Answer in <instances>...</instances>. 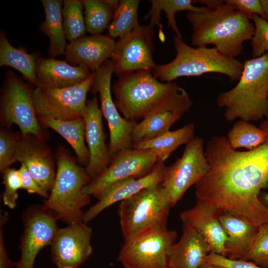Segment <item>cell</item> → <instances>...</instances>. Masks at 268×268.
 <instances>
[{"label": "cell", "mask_w": 268, "mask_h": 268, "mask_svg": "<svg viewBox=\"0 0 268 268\" xmlns=\"http://www.w3.org/2000/svg\"><path fill=\"white\" fill-rule=\"evenodd\" d=\"M182 115L170 111L152 114L137 123L131 134L133 145L155 138L165 132Z\"/></svg>", "instance_id": "f1b7e54d"}, {"label": "cell", "mask_w": 268, "mask_h": 268, "mask_svg": "<svg viewBox=\"0 0 268 268\" xmlns=\"http://www.w3.org/2000/svg\"><path fill=\"white\" fill-rule=\"evenodd\" d=\"M17 134L1 129L0 132V170L2 172L13 163Z\"/></svg>", "instance_id": "74e56055"}, {"label": "cell", "mask_w": 268, "mask_h": 268, "mask_svg": "<svg viewBox=\"0 0 268 268\" xmlns=\"http://www.w3.org/2000/svg\"><path fill=\"white\" fill-rule=\"evenodd\" d=\"M260 1L266 14L267 20L268 21V0H261Z\"/></svg>", "instance_id": "bcb514c9"}, {"label": "cell", "mask_w": 268, "mask_h": 268, "mask_svg": "<svg viewBox=\"0 0 268 268\" xmlns=\"http://www.w3.org/2000/svg\"><path fill=\"white\" fill-rule=\"evenodd\" d=\"M138 0H121L114 11L109 27V35L121 38L139 26L138 21Z\"/></svg>", "instance_id": "4dcf8cb0"}, {"label": "cell", "mask_w": 268, "mask_h": 268, "mask_svg": "<svg viewBox=\"0 0 268 268\" xmlns=\"http://www.w3.org/2000/svg\"><path fill=\"white\" fill-rule=\"evenodd\" d=\"M156 155L148 150L129 148L114 156L107 167L82 188V193L97 199L112 184L128 178H139L149 174L157 164Z\"/></svg>", "instance_id": "4fadbf2b"}, {"label": "cell", "mask_w": 268, "mask_h": 268, "mask_svg": "<svg viewBox=\"0 0 268 268\" xmlns=\"http://www.w3.org/2000/svg\"></svg>", "instance_id": "681fc988"}, {"label": "cell", "mask_w": 268, "mask_h": 268, "mask_svg": "<svg viewBox=\"0 0 268 268\" xmlns=\"http://www.w3.org/2000/svg\"><path fill=\"white\" fill-rule=\"evenodd\" d=\"M56 218L44 210H37L28 217L22 238L21 257L16 268H34L36 258L45 246L51 245L58 230Z\"/></svg>", "instance_id": "e0dca14e"}, {"label": "cell", "mask_w": 268, "mask_h": 268, "mask_svg": "<svg viewBox=\"0 0 268 268\" xmlns=\"http://www.w3.org/2000/svg\"><path fill=\"white\" fill-rule=\"evenodd\" d=\"M28 169L40 187L48 193L53 187L56 172L54 160L44 140L33 134H17L13 162Z\"/></svg>", "instance_id": "2e32d148"}, {"label": "cell", "mask_w": 268, "mask_h": 268, "mask_svg": "<svg viewBox=\"0 0 268 268\" xmlns=\"http://www.w3.org/2000/svg\"><path fill=\"white\" fill-rule=\"evenodd\" d=\"M210 253L202 237L192 227L183 224L182 233L168 254V268H199Z\"/></svg>", "instance_id": "603a6c76"}, {"label": "cell", "mask_w": 268, "mask_h": 268, "mask_svg": "<svg viewBox=\"0 0 268 268\" xmlns=\"http://www.w3.org/2000/svg\"><path fill=\"white\" fill-rule=\"evenodd\" d=\"M86 68L73 66L66 61L54 58H38L37 61L36 87L63 88L78 84L90 75Z\"/></svg>", "instance_id": "7402d4cb"}, {"label": "cell", "mask_w": 268, "mask_h": 268, "mask_svg": "<svg viewBox=\"0 0 268 268\" xmlns=\"http://www.w3.org/2000/svg\"><path fill=\"white\" fill-rule=\"evenodd\" d=\"M104 1L114 12V11L116 10L119 4V0H104Z\"/></svg>", "instance_id": "ee69618b"}, {"label": "cell", "mask_w": 268, "mask_h": 268, "mask_svg": "<svg viewBox=\"0 0 268 268\" xmlns=\"http://www.w3.org/2000/svg\"><path fill=\"white\" fill-rule=\"evenodd\" d=\"M171 207L168 194L161 184L120 202L118 213L125 241L148 230L166 227Z\"/></svg>", "instance_id": "52a82bcc"}, {"label": "cell", "mask_w": 268, "mask_h": 268, "mask_svg": "<svg viewBox=\"0 0 268 268\" xmlns=\"http://www.w3.org/2000/svg\"><path fill=\"white\" fill-rule=\"evenodd\" d=\"M165 167L164 163H157L144 177L128 178L112 184L100 194L98 201L84 213L83 221L87 223L111 205L126 200L145 188L160 184Z\"/></svg>", "instance_id": "ac0fdd59"}, {"label": "cell", "mask_w": 268, "mask_h": 268, "mask_svg": "<svg viewBox=\"0 0 268 268\" xmlns=\"http://www.w3.org/2000/svg\"><path fill=\"white\" fill-rule=\"evenodd\" d=\"M244 13L250 20L253 15H258L267 20L266 14L260 0H227Z\"/></svg>", "instance_id": "ab89813d"}, {"label": "cell", "mask_w": 268, "mask_h": 268, "mask_svg": "<svg viewBox=\"0 0 268 268\" xmlns=\"http://www.w3.org/2000/svg\"><path fill=\"white\" fill-rule=\"evenodd\" d=\"M252 19L255 26L251 39L252 54L257 58L268 53V21L258 15H253Z\"/></svg>", "instance_id": "8d00e7d4"}, {"label": "cell", "mask_w": 268, "mask_h": 268, "mask_svg": "<svg viewBox=\"0 0 268 268\" xmlns=\"http://www.w3.org/2000/svg\"><path fill=\"white\" fill-rule=\"evenodd\" d=\"M39 121L46 127L53 130L70 145L79 163L85 166L89 154L85 144V123L84 118L72 120H60L53 118H40Z\"/></svg>", "instance_id": "484cf974"}, {"label": "cell", "mask_w": 268, "mask_h": 268, "mask_svg": "<svg viewBox=\"0 0 268 268\" xmlns=\"http://www.w3.org/2000/svg\"><path fill=\"white\" fill-rule=\"evenodd\" d=\"M82 0L63 1L62 15L66 39L70 42L84 36L86 31Z\"/></svg>", "instance_id": "d6a6232c"}, {"label": "cell", "mask_w": 268, "mask_h": 268, "mask_svg": "<svg viewBox=\"0 0 268 268\" xmlns=\"http://www.w3.org/2000/svg\"><path fill=\"white\" fill-rule=\"evenodd\" d=\"M177 236L167 226L146 231L125 241L118 261L124 268H168V252Z\"/></svg>", "instance_id": "ba28073f"}, {"label": "cell", "mask_w": 268, "mask_h": 268, "mask_svg": "<svg viewBox=\"0 0 268 268\" xmlns=\"http://www.w3.org/2000/svg\"><path fill=\"white\" fill-rule=\"evenodd\" d=\"M56 159L54 184L43 208L69 224L82 221V208L90 202V196L82 190L91 178L66 149H58Z\"/></svg>", "instance_id": "8992f818"}, {"label": "cell", "mask_w": 268, "mask_h": 268, "mask_svg": "<svg viewBox=\"0 0 268 268\" xmlns=\"http://www.w3.org/2000/svg\"><path fill=\"white\" fill-rule=\"evenodd\" d=\"M33 91L12 72H7L1 96V121L8 127L16 125L23 135L33 134L45 140L34 106Z\"/></svg>", "instance_id": "9c48e42d"}, {"label": "cell", "mask_w": 268, "mask_h": 268, "mask_svg": "<svg viewBox=\"0 0 268 268\" xmlns=\"http://www.w3.org/2000/svg\"><path fill=\"white\" fill-rule=\"evenodd\" d=\"M266 137V132L260 127L240 120L233 125L226 137L233 149L245 148L251 150L263 143Z\"/></svg>", "instance_id": "1f68e13d"}, {"label": "cell", "mask_w": 268, "mask_h": 268, "mask_svg": "<svg viewBox=\"0 0 268 268\" xmlns=\"http://www.w3.org/2000/svg\"><path fill=\"white\" fill-rule=\"evenodd\" d=\"M4 213L0 218V268H13L16 267V263L12 262L8 258L4 246L2 226L5 221L4 220L7 216Z\"/></svg>", "instance_id": "b9f144b4"}, {"label": "cell", "mask_w": 268, "mask_h": 268, "mask_svg": "<svg viewBox=\"0 0 268 268\" xmlns=\"http://www.w3.org/2000/svg\"><path fill=\"white\" fill-rule=\"evenodd\" d=\"M114 39L101 34L84 36L67 45L66 61L73 66H81L94 72L112 57Z\"/></svg>", "instance_id": "44dd1931"}, {"label": "cell", "mask_w": 268, "mask_h": 268, "mask_svg": "<svg viewBox=\"0 0 268 268\" xmlns=\"http://www.w3.org/2000/svg\"><path fill=\"white\" fill-rule=\"evenodd\" d=\"M173 41L176 55L170 63L156 66L152 74L157 79L171 82L182 76H199L210 72L224 74L231 81L240 78L244 64L236 58L221 54L215 47H192L182 37L175 36Z\"/></svg>", "instance_id": "5b68a950"}, {"label": "cell", "mask_w": 268, "mask_h": 268, "mask_svg": "<svg viewBox=\"0 0 268 268\" xmlns=\"http://www.w3.org/2000/svg\"><path fill=\"white\" fill-rule=\"evenodd\" d=\"M41 2L45 17L39 28L49 38V54L52 57L65 54L68 44L66 42L63 26V1L60 0H42Z\"/></svg>", "instance_id": "d4e9b609"}, {"label": "cell", "mask_w": 268, "mask_h": 268, "mask_svg": "<svg viewBox=\"0 0 268 268\" xmlns=\"http://www.w3.org/2000/svg\"><path fill=\"white\" fill-rule=\"evenodd\" d=\"M260 198L262 202L268 207V193H264L260 195Z\"/></svg>", "instance_id": "7dc6e473"}, {"label": "cell", "mask_w": 268, "mask_h": 268, "mask_svg": "<svg viewBox=\"0 0 268 268\" xmlns=\"http://www.w3.org/2000/svg\"><path fill=\"white\" fill-rule=\"evenodd\" d=\"M151 8L146 16L150 17V23L154 27L158 25L160 20V13L164 11L168 21V26L176 34V36L182 37L175 20V13L181 11L203 12L210 8L206 7H197L193 5L192 0H151Z\"/></svg>", "instance_id": "f546056e"}, {"label": "cell", "mask_w": 268, "mask_h": 268, "mask_svg": "<svg viewBox=\"0 0 268 268\" xmlns=\"http://www.w3.org/2000/svg\"><path fill=\"white\" fill-rule=\"evenodd\" d=\"M93 79L94 73L91 72L86 80L74 86L63 88L36 87L33 100L38 119L72 120L84 118L87 109L86 95Z\"/></svg>", "instance_id": "30bf717a"}, {"label": "cell", "mask_w": 268, "mask_h": 268, "mask_svg": "<svg viewBox=\"0 0 268 268\" xmlns=\"http://www.w3.org/2000/svg\"><path fill=\"white\" fill-rule=\"evenodd\" d=\"M219 219L226 236V257L244 260L258 227L245 218L231 213H222Z\"/></svg>", "instance_id": "cb8c5ba5"}, {"label": "cell", "mask_w": 268, "mask_h": 268, "mask_svg": "<svg viewBox=\"0 0 268 268\" xmlns=\"http://www.w3.org/2000/svg\"><path fill=\"white\" fill-rule=\"evenodd\" d=\"M102 115L95 96L87 102V109L84 116L85 138L89 154V161L85 169L91 179L100 174L112 159L109 147L105 143Z\"/></svg>", "instance_id": "d6986e66"}, {"label": "cell", "mask_w": 268, "mask_h": 268, "mask_svg": "<svg viewBox=\"0 0 268 268\" xmlns=\"http://www.w3.org/2000/svg\"><path fill=\"white\" fill-rule=\"evenodd\" d=\"M195 126L189 123L175 131H168L151 140L133 145L132 147L153 152L158 163H164L170 154L182 144H187L195 137Z\"/></svg>", "instance_id": "4316f807"}, {"label": "cell", "mask_w": 268, "mask_h": 268, "mask_svg": "<svg viewBox=\"0 0 268 268\" xmlns=\"http://www.w3.org/2000/svg\"><path fill=\"white\" fill-rule=\"evenodd\" d=\"M186 16L192 27V45L213 44L220 53L232 58L242 53L243 43L251 40L255 31L248 17L226 0L213 9L188 11Z\"/></svg>", "instance_id": "3957f363"}, {"label": "cell", "mask_w": 268, "mask_h": 268, "mask_svg": "<svg viewBox=\"0 0 268 268\" xmlns=\"http://www.w3.org/2000/svg\"><path fill=\"white\" fill-rule=\"evenodd\" d=\"M70 268V267H66V268Z\"/></svg>", "instance_id": "c3c4849f"}, {"label": "cell", "mask_w": 268, "mask_h": 268, "mask_svg": "<svg viewBox=\"0 0 268 268\" xmlns=\"http://www.w3.org/2000/svg\"><path fill=\"white\" fill-rule=\"evenodd\" d=\"M245 261L268 268V223L260 226Z\"/></svg>", "instance_id": "e575fe53"}, {"label": "cell", "mask_w": 268, "mask_h": 268, "mask_svg": "<svg viewBox=\"0 0 268 268\" xmlns=\"http://www.w3.org/2000/svg\"><path fill=\"white\" fill-rule=\"evenodd\" d=\"M208 169L203 140L195 136L186 144L182 156L164 170L161 185L168 194L171 207L204 177Z\"/></svg>", "instance_id": "8fae6325"}, {"label": "cell", "mask_w": 268, "mask_h": 268, "mask_svg": "<svg viewBox=\"0 0 268 268\" xmlns=\"http://www.w3.org/2000/svg\"><path fill=\"white\" fill-rule=\"evenodd\" d=\"M199 268H227L222 266L212 264L206 262H204Z\"/></svg>", "instance_id": "f6af8a7d"}, {"label": "cell", "mask_w": 268, "mask_h": 268, "mask_svg": "<svg viewBox=\"0 0 268 268\" xmlns=\"http://www.w3.org/2000/svg\"><path fill=\"white\" fill-rule=\"evenodd\" d=\"M154 27L139 25L116 42L111 57L114 72L119 77L132 73L151 71L155 67L152 55Z\"/></svg>", "instance_id": "5bb4252c"}, {"label": "cell", "mask_w": 268, "mask_h": 268, "mask_svg": "<svg viewBox=\"0 0 268 268\" xmlns=\"http://www.w3.org/2000/svg\"><path fill=\"white\" fill-rule=\"evenodd\" d=\"M235 87L220 92L216 100L224 108L228 122L236 119L250 122L268 117V53L247 60Z\"/></svg>", "instance_id": "277c9868"}, {"label": "cell", "mask_w": 268, "mask_h": 268, "mask_svg": "<svg viewBox=\"0 0 268 268\" xmlns=\"http://www.w3.org/2000/svg\"><path fill=\"white\" fill-rule=\"evenodd\" d=\"M3 184L4 191L2 194V200L4 205L11 209L16 205L18 198L17 191L21 189V182L18 170L7 168L2 172Z\"/></svg>", "instance_id": "d590c367"}, {"label": "cell", "mask_w": 268, "mask_h": 268, "mask_svg": "<svg viewBox=\"0 0 268 268\" xmlns=\"http://www.w3.org/2000/svg\"><path fill=\"white\" fill-rule=\"evenodd\" d=\"M86 29L91 35L100 34L108 28L114 11L104 0H83Z\"/></svg>", "instance_id": "836d02e7"}, {"label": "cell", "mask_w": 268, "mask_h": 268, "mask_svg": "<svg viewBox=\"0 0 268 268\" xmlns=\"http://www.w3.org/2000/svg\"><path fill=\"white\" fill-rule=\"evenodd\" d=\"M222 213L214 208L197 200L192 208L182 211V223L197 231L208 245L210 253L226 257V236L219 219Z\"/></svg>", "instance_id": "ffe728a7"}, {"label": "cell", "mask_w": 268, "mask_h": 268, "mask_svg": "<svg viewBox=\"0 0 268 268\" xmlns=\"http://www.w3.org/2000/svg\"><path fill=\"white\" fill-rule=\"evenodd\" d=\"M114 72L112 61L109 59L93 72L94 79L90 89L94 94L98 92L99 95L101 111L109 129L108 147L112 158L121 150L132 147L131 134L137 124L136 121L122 117L112 99L111 80Z\"/></svg>", "instance_id": "7c38bea8"}, {"label": "cell", "mask_w": 268, "mask_h": 268, "mask_svg": "<svg viewBox=\"0 0 268 268\" xmlns=\"http://www.w3.org/2000/svg\"><path fill=\"white\" fill-rule=\"evenodd\" d=\"M91 228L83 221L59 228L51 245L52 259L59 268H77L92 254Z\"/></svg>", "instance_id": "9a60e30c"}, {"label": "cell", "mask_w": 268, "mask_h": 268, "mask_svg": "<svg viewBox=\"0 0 268 268\" xmlns=\"http://www.w3.org/2000/svg\"><path fill=\"white\" fill-rule=\"evenodd\" d=\"M18 170L21 177V189L29 194H36L46 199L48 198V193L40 187L24 165L21 164Z\"/></svg>", "instance_id": "60d3db41"}, {"label": "cell", "mask_w": 268, "mask_h": 268, "mask_svg": "<svg viewBox=\"0 0 268 268\" xmlns=\"http://www.w3.org/2000/svg\"><path fill=\"white\" fill-rule=\"evenodd\" d=\"M198 2L201 3L204 5H205L207 7L213 9L223 4L225 0H196Z\"/></svg>", "instance_id": "7bdbcfd3"}, {"label": "cell", "mask_w": 268, "mask_h": 268, "mask_svg": "<svg viewBox=\"0 0 268 268\" xmlns=\"http://www.w3.org/2000/svg\"><path fill=\"white\" fill-rule=\"evenodd\" d=\"M37 56L22 49L14 47L5 33L0 34V67L8 66L20 72L28 81L37 86L36 68Z\"/></svg>", "instance_id": "83f0119b"}, {"label": "cell", "mask_w": 268, "mask_h": 268, "mask_svg": "<svg viewBox=\"0 0 268 268\" xmlns=\"http://www.w3.org/2000/svg\"><path fill=\"white\" fill-rule=\"evenodd\" d=\"M112 89L117 109L131 121L167 111L183 115L193 105L185 89L173 81H159L151 71L119 77Z\"/></svg>", "instance_id": "7a4b0ae2"}, {"label": "cell", "mask_w": 268, "mask_h": 268, "mask_svg": "<svg viewBox=\"0 0 268 268\" xmlns=\"http://www.w3.org/2000/svg\"><path fill=\"white\" fill-rule=\"evenodd\" d=\"M260 127L266 139L251 150L233 149L225 136L211 137L204 149L208 171L195 185L197 200L257 227L268 223V207L260 198L261 190L268 188V117Z\"/></svg>", "instance_id": "6da1fadb"}, {"label": "cell", "mask_w": 268, "mask_h": 268, "mask_svg": "<svg viewBox=\"0 0 268 268\" xmlns=\"http://www.w3.org/2000/svg\"><path fill=\"white\" fill-rule=\"evenodd\" d=\"M205 262L222 266L227 268H266L256 265L254 263L243 260H233L220 255L209 253Z\"/></svg>", "instance_id": "f35d334b"}]
</instances>
